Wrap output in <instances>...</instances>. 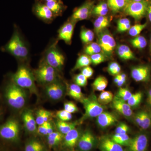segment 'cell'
Wrapping results in <instances>:
<instances>
[{"label": "cell", "mask_w": 151, "mask_h": 151, "mask_svg": "<svg viewBox=\"0 0 151 151\" xmlns=\"http://www.w3.org/2000/svg\"><path fill=\"white\" fill-rule=\"evenodd\" d=\"M3 50L21 60L27 59L29 55L28 48L17 29L14 30L11 39Z\"/></svg>", "instance_id": "7a4b0ae2"}, {"label": "cell", "mask_w": 151, "mask_h": 151, "mask_svg": "<svg viewBox=\"0 0 151 151\" xmlns=\"http://www.w3.org/2000/svg\"><path fill=\"white\" fill-rule=\"evenodd\" d=\"M99 147L101 151H124L122 146L107 137H103L100 139Z\"/></svg>", "instance_id": "ffe728a7"}, {"label": "cell", "mask_w": 151, "mask_h": 151, "mask_svg": "<svg viewBox=\"0 0 151 151\" xmlns=\"http://www.w3.org/2000/svg\"><path fill=\"white\" fill-rule=\"evenodd\" d=\"M33 12L38 18L45 22H50L55 17L52 12L45 4L36 3L33 7Z\"/></svg>", "instance_id": "4fadbf2b"}, {"label": "cell", "mask_w": 151, "mask_h": 151, "mask_svg": "<svg viewBox=\"0 0 151 151\" xmlns=\"http://www.w3.org/2000/svg\"><path fill=\"white\" fill-rule=\"evenodd\" d=\"M78 124L77 122H63L59 120L57 121L55 123L58 132L64 135L71 130L75 129Z\"/></svg>", "instance_id": "d4e9b609"}, {"label": "cell", "mask_w": 151, "mask_h": 151, "mask_svg": "<svg viewBox=\"0 0 151 151\" xmlns=\"http://www.w3.org/2000/svg\"><path fill=\"white\" fill-rule=\"evenodd\" d=\"M114 98L113 94L112 92L108 91H103L101 92L97 98L99 103L101 105H108L113 101Z\"/></svg>", "instance_id": "e575fe53"}, {"label": "cell", "mask_w": 151, "mask_h": 151, "mask_svg": "<svg viewBox=\"0 0 151 151\" xmlns=\"http://www.w3.org/2000/svg\"><path fill=\"white\" fill-rule=\"evenodd\" d=\"M130 42L134 48L142 49L145 48L147 45L145 38L143 36H137L130 40Z\"/></svg>", "instance_id": "8d00e7d4"}, {"label": "cell", "mask_w": 151, "mask_h": 151, "mask_svg": "<svg viewBox=\"0 0 151 151\" xmlns=\"http://www.w3.org/2000/svg\"><path fill=\"white\" fill-rule=\"evenodd\" d=\"M132 94V92L129 89L120 87L116 96L122 100L127 102L129 99Z\"/></svg>", "instance_id": "60d3db41"}, {"label": "cell", "mask_w": 151, "mask_h": 151, "mask_svg": "<svg viewBox=\"0 0 151 151\" xmlns=\"http://www.w3.org/2000/svg\"><path fill=\"white\" fill-rule=\"evenodd\" d=\"M80 102L83 105L85 111L80 122L97 117L104 111L105 107L99 103L97 97L94 94L88 97H84Z\"/></svg>", "instance_id": "277c9868"}, {"label": "cell", "mask_w": 151, "mask_h": 151, "mask_svg": "<svg viewBox=\"0 0 151 151\" xmlns=\"http://www.w3.org/2000/svg\"><path fill=\"white\" fill-rule=\"evenodd\" d=\"M53 132V127L52 125L50 124V122H48V124L47 127V135L50 134Z\"/></svg>", "instance_id": "9f6ffc18"}, {"label": "cell", "mask_w": 151, "mask_h": 151, "mask_svg": "<svg viewBox=\"0 0 151 151\" xmlns=\"http://www.w3.org/2000/svg\"><path fill=\"white\" fill-rule=\"evenodd\" d=\"M121 70V67L118 63L111 62L108 65V72L110 74L113 76H116L120 73Z\"/></svg>", "instance_id": "7bdbcfd3"}, {"label": "cell", "mask_w": 151, "mask_h": 151, "mask_svg": "<svg viewBox=\"0 0 151 151\" xmlns=\"http://www.w3.org/2000/svg\"><path fill=\"white\" fill-rule=\"evenodd\" d=\"M126 80H127V79H120L116 84H117V86H119V87H121L125 84L126 81Z\"/></svg>", "instance_id": "6f0895ef"}, {"label": "cell", "mask_w": 151, "mask_h": 151, "mask_svg": "<svg viewBox=\"0 0 151 151\" xmlns=\"http://www.w3.org/2000/svg\"><path fill=\"white\" fill-rule=\"evenodd\" d=\"M131 27V24H126L125 25H124V26L123 27H122L121 28H120V29L118 30V31H119V32H124L129 30V29H130Z\"/></svg>", "instance_id": "11a10c76"}, {"label": "cell", "mask_w": 151, "mask_h": 151, "mask_svg": "<svg viewBox=\"0 0 151 151\" xmlns=\"http://www.w3.org/2000/svg\"><path fill=\"white\" fill-rule=\"evenodd\" d=\"M147 26V23L143 24H136L132 26L129 29V34L133 37L137 36Z\"/></svg>", "instance_id": "ab89813d"}, {"label": "cell", "mask_w": 151, "mask_h": 151, "mask_svg": "<svg viewBox=\"0 0 151 151\" xmlns=\"http://www.w3.org/2000/svg\"><path fill=\"white\" fill-rule=\"evenodd\" d=\"M76 22L68 20L60 28L58 32V39L63 40L67 44L71 43Z\"/></svg>", "instance_id": "2e32d148"}, {"label": "cell", "mask_w": 151, "mask_h": 151, "mask_svg": "<svg viewBox=\"0 0 151 151\" xmlns=\"http://www.w3.org/2000/svg\"><path fill=\"white\" fill-rule=\"evenodd\" d=\"M108 80L105 76H99L95 78L92 84V87L96 91H104L108 85Z\"/></svg>", "instance_id": "83f0119b"}, {"label": "cell", "mask_w": 151, "mask_h": 151, "mask_svg": "<svg viewBox=\"0 0 151 151\" xmlns=\"http://www.w3.org/2000/svg\"><path fill=\"white\" fill-rule=\"evenodd\" d=\"M48 122H45L42 125L38 126L37 132L40 134L42 135H47V127Z\"/></svg>", "instance_id": "f907efd6"}, {"label": "cell", "mask_w": 151, "mask_h": 151, "mask_svg": "<svg viewBox=\"0 0 151 151\" xmlns=\"http://www.w3.org/2000/svg\"><path fill=\"white\" fill-rule=\"evenodd\" d=\"M44 61L57 71L62 69L65 63V58L57 47V42L50 45L47 50Z\"/></svg>", "instance_id": "5b68a950"}, {"label": "cell", "mask_w": 151, "mask_h": 151, "mask_svg": "<svg viewBox=\"0 0 151 151\" xmlns=\"http://www.w3.org/2000/svg\"><path fill=\"white\" fill-rule=\"evenodd\" d=\"M150 51L151 52V38H150Z\"/></svg>", "instance_id": "94428289"}, {"label": "cell", "mask_w": 151, "mask_h": 151, "mask_svg": "<svg viewBox=\"0 0 151 151\" xmlns=\"http://www.w3.org/2000/svg\"><path fill=\"white\" fill-rule=\"evenodd\" d=\"M95 142L94 135L91 131L86 130L81 134L77 145L80 151H89L94 147Z\"/></svg>", "instance_id": "5bb4252c"}, {"label": "cell", "mask_w": 151, "mask_h": 151, "mask_svg": "<svg viewBox=\"0 0 151 151\" xmlns=\"http://www.w3.org/2000/svg\"><path fill=\"white\" fill-rule=\"evenodd\" d=\"M63 138V134L59 132H53L51 134L47 135V139L55 140L59 141L60 142L62 140Z\"/></svg>", "instance_id": "c3c4849f"}, {"label": "cell", "mask_w": 151, "mask_h": 151, "mask_svg": "<svg viewBox=\"0 0 151 151\" xmlns=\"http://www.w3.org/2000/svg\"><path fill=\"white\" fill-rule=\"evenodd\" d=\"M131 24V22L129 19L127 18H122L119 19L117 22V30L120 29L125 25Z\"/></svg>", "instance_id": "816d5d0a"}, {"label": "cell", "mask_w": 151, "mask_h": 151, "mask_svg": "<svg viewBox=\"0 0 151 151\" xmlns=\"http://www.w3.org/2000/svg\"><path fill=\"white\" fill-rule=\"evenodd\" d=\"M110 24V20L108 17L99 16L94 23V30L97 34L106 29Z\"/></svg>", "instance_id": "484cf974"}, {"label": "cell", "mask_w": 151, "mask_h": 151, "mask_svg": "<svg viewBox=\"0 0 151 151\" xmlns=\"http://www.w3.org/2000/svg\"><path fill=\"white\" fill-rule=\"evenodd\" d=\"M117 117L113 113L103 111L97 117V122L101 128H108L113 126L118 122Z\"/></svg>", "instance_id": "d6986e66"}, {"label": "cell", "mask_w": 151, "mask_h": 151, "mask_svg": "<svg viewBox=\"0 0 151 151\" xmlns=\"http://www.w3.org/2000/svg\"><path fill=\"white\" fill-rule=\"evenodd\" d=\"M94 33L92 31L86 28L81 29L80 32V38L84 44L91 43L94 39Z\"/></svg>", "instance_id": "d590c367"}, {"label": "cell", "mask_w": 151, "mask_h": 151, "mask_svg": "<svg viewBox=\"0 0 151 151\" xmlns=\"http://www.w3.org/2000/svg\"><path fill=\"white\" fill-rule=\"evenodd\" d=\"M5 95L8 104L12 108L20 109L25 105L27 97L24 89L13 81L6 87Z\"/></svg>", "instance_id": "3957f363"}, {"label": "cell", "mask_w": 151, "mask_h": 151, "mask_svg": "<svg viewBox=\"0 0 151 151\" xmlns=\"http://www.w3.org/2000/svg\"><path fill=\"white\" fill-rule=\"evenodd\" d=\"M147 14H148L149 20H150V22L151 23V6H149Z\"/></svg>", "instance_id": "680465c9"}, {"label": "cell", "mask_w": 151, "mask_h": 151, "mask_svg": "<svg viewBox=\"0 0 151 151\" xmlns=\"http://www.w3.org/2000/svg\"><path fill=\"white\" fill-rule=\"evenodd\" d=\"M35 120L38 126L42 125L45 122H49L48 120L51 117L52 113L45 109H40L37 113Z\"/></svg>", "instance_id": "4dcf8cb0"}, {"label": "cell", "mask_w": 151, "mask_h": 151, "mask_svg": "<svg viewBox=\"0 0 151 151\" xmlns=\"http://www.w3.org/2000/svg\"><path fill=\"white\" fill-rule=\"evenodd\" d=\"M87 79L88 78H86L81 73L76 75L74 78L75 84L80 87H84L87 85L88 82Z\"/></svg>", "instance_id": "f6af8a7d"}, {"label": "cell", "mask_w": 151, "mask_h": 151, "mask_svg": "<svg viewBox=\"0 0 151 151\" xmlns=\"http://www.w3.org/2000/svg\"><path fill=\"white\" fill-rule=\"evenodd\" d=\"M114 142L122 146L127 147L129 144L131 138L128 134H115L111 138Z\"/></svg>", "instance_id": "836d02e7"}, {"label": "cell", "mask_w": 151, "mask_h": 151, "mask_svg": "<svg viewBox=\"0 0 151 151\" xmlns=\"http://www.w3.org/2000/svg\"><path fill=\"white\" fill-rule=\"evenodd\" d=\"M80 136L81 134L77 129L75 128L71 130L64 136V145L67 147H74L77 145Z\"/></svg>", "instance_id": "7402d4cb"}, {"label": "cell", "mask_w": 151, "mask_h": 151, "mask_svg": "<svg viewBox=\"0 0 151 151\" xmlns=\"http://www.w3.org/2000/svg\"><path fill=\"white\" fill-rule=\"evenodd\" d=\"M150 68L147 65H139L132 68V78L137 82H147L150 78Z\"/></svg>", "instance_id": "9a60e30c"}, {"label": "cell", "mask_w": 151, "mask_h": 151, "mask_svg": "<svg viewBox=\"0 0 151 151\" xmlns=\"http://www.w3.org/2000/svg\"><path fill=\"white\" fill-rule=\"evenodd\" d=\"M148 4L145 1L134 2L131 1L127 3L124 9L126 14L132 17L136 21H139L144 17L147 13Z\"/></svg>", "instance_id": "52a82bcc"}, {"label": "cell", "mask_w": 151, "mask_h": 151, "mask_svg": "<svg viewBox=\"0 0 151 151\" xmlns=\"http://www.w3.org/2000/svg\"><path fill=\"white\" fill-rule=\"evenodd\" d=\"M64 110L71 114L77 113L78 111L77 105L72 102H67L64 103Z\"/></svg>", "instance_id": "bcb514c9"}, {"label": "cell", "mask_w": 151, "mask_h": 151, "mask_svg": "<svg viewBox=\"0 0 151 151\" xmlns=\"http://www.w3.org/2000/svg\"><path fill=\"white\" fill-rule=\"evenodd\" d=\"M112 102L113 108L122 116L127 118H129L133 116L132 108L126 101L116 96Z\"/></svg>", "instance_id": "e0dca14e"}, {"label": "cell", "mask_w": 151, "mask_h": 151, "mask_svg": "<svg viewBox=\"0 0 151 151\" xmlns=\"http://www.w3.org/2000/svg\"><path fill=\"white\" fill-rule=\"evenodd\" d=\"M65 86L58 79L51 83L47 84L45 92L47 96L52 100H60L65 94Z\"/></svg>", "instance_id": "8fae6325"}, {"label": "cell", "mask_w": 151, "mask_h": 151, "mask_svg": "<svg viewBox=\"0 0 151 151\" xmlns=\"http://www.w3.org/2000/svg\"><path fill=\"white\" fill-rule=\"evenodd\" d=\"M143 1V0H132V1L134 2H139L141 1Z\"/></svg>", "instance_id": "91938a15"}, {"label": "cell", "mask_w": 151, "mask_h": 151, "mask_svg": "<svg viewBox=\"0 0 151 151\" xmlns=\"http://www.w3.org/2000/svg\"><path fill=\"white\" fill-rule=\"evenodd\" d=\"M97 35V42L101 47L102 53L107 58L111 57L116 46L115 39L111 33L106 30Z\"/></svg>", "instance_id": "9c48e42d"}, {"label": "cell", "mask_w": 151, "mask_h": 151, "mask_svg": "<svg viewBox=\"0 0 151 151\" xmlns=\"http://www.w3.org/2000/svg\"><path fill=\"white\" fill-rule=\"evenodd\" d=\"M149 137L145 133H139L131 138L127 147V151H147L148 148Z\"/></svg>", "instance_id": "30bf717a"}, {"label": "cell", "mask_w": 151, "mask_h": 151, "mask_svg": "<svg viewBox=\"0 0 151 151\" xmlns=\"http://www.w3.org/2000/svg\"><path fill=\"white\" fill-rule=\"evenodd\" d=\"M45 150L43 144L35 139L29 141L25 147V151H44Z\"/></svg>", "instance_id": "1f68e13d"}, {"label": "cell", "mask_w": 151, "mask_h": 151, "mask_svg": "<svg viewBox=\"0 0 151 151\" xmlns=\"http://www.w3.org/2000/svg\"><path fill=\"white\" fill-rule=\"evenodd\" d=\"M90 57L92 61V63L94 65H97L104 62L107 58L103 53L100 52L92 55Z\"/></svg>", "instance_id": "ee69618b"}, {"label": "cell", "mask_w": 151, "mask_h": 151, "mask_svg": "<svg viewBox=\"0 0 151 151\" xmlns=\"http://www.w3.org/2000/svg\"><path fill=\"white\" fill-rule=\"evenodd\" d=\"M56 116L58 120L63 122H69L72 119V114L64 110L57 111Z\"/></svg>", "instance_id": "b9f144b4"}, {"label": "cell", "mask_w": 151, "mask_h": 151, "mask_svg": "<svg viewBox=\"0 0 151 151\" xmlns=\"http://www.w3.org/2000/svg\"><path fill=\"white\" fill-rule=\"evenodd\" d=\"M147 105L151 109V88L148 91L147 98Z\"/></svg>", "instance_id": "db71d44e"}, {"label": "cell", "mask_w": 151, "mask_h": 151, "mask_svg": "<svg viewBox=\"0 0 151 151\" xmlns=\"http://www.w3.org/2000/svg\"><path fill=\"white\" fill-rule=\"evenodd\" d=\"M143 98V94L142 92H138L134 94H132L129 99L127 101L128 104L131 108L136 107L139 105Z\"/></svg>", "instance_id": "74e56055"}, {"label": "cell", "mask_w": 151, "mask_h": 151, "mask_svg": "<svg viewBox=\"0 0 151 151\" xmlns=\"http://www.w3.org/2000/svg\"><path fill=\"white\" fill-rule=\"evenodd\" d=\"M22 119L28 132L34 133L37 131V124L33 114L30 110H26L22 114Z\"/></svg>", "instance_id": "44dd1931"}, {"label": "cell", "mask_w": 151, "mask_h": 151, "mask_svg": "<svg viewBox=\"0 0 151 151\" xmlns=\"http://www.w3.org/2000/svg\"><path fill=\"white\" fill-rule=\"evenodd\" d=\"M82 75L85 76L86 78H89L92 77L94 73V70L92 68L89 66H86L81 68V73Z\"/></svg>", "instance_id": "681fc988"}, {"label": "cell", "mask_w": 151, "mask_h": 151, "mask_svg": "<svg viewBox=\"0 0 151 151\" xmlns=\"http://www.w3.org/2000/svg\"><path fill=\"white\" fill-rule=\"evenodd\" d=\"M45 4L52 12L55 17L61 15L65 9V6L61 0H55L46 2Z\"/></svg>", "instance_id": "cb8c5ba5"}, {"label": "cell", "mask_w": 151, "mask_h": 151, "mask_svg": "<svg viewBox=\"0 0 151 151\" xmlns=\"http://www.w3.org/2000/svg\"><path fill=\"white\" fill-rule=\"evenodd\" d=\"M84 52L85 54L91 56L92 55L102 52V50L97 42H92L86 46L84 49Z\"/></svg>", "instance_id": "f35d334b"}, {"label": "cell", "mask_w": 151, "mask_h": 151, "mask_svg": "<svg viewBox=\"0 0 151 151\" xmlns=\"http://www.w3.org/2000/svg\"><path fill=\"white\" fill-rule=\"evenodd\" d=\"M35 80L42 84H47L57 80V70L44 61L34 72Z\"/></svg>", "instance_id": "8992f818"}, {"label": "cell", "mask_w": 151, "mask_h": 151, "mask_svg": "<svg viewBox=\"0 0 151 151\" xmlns=\"http://www.w3.org/2000/svg\"><path fill=\"white\" fill-rule=\"evenodd\" d=\"M135 123L142 129L147 130L151 127V113L146 111L137 112L134 116Z\"/></svg>", "instance_id": "ac0fdd59"}, {"label": "cell", "mask_w": 151, "mask_h": 151, "mask_svg": "<svg viewBox=\"0 0 151 151\" xmlns=\"http://www.w3.org/2000/svg\"><path fill=\"white\" fill-rule=\"evenodd\" d=\"M68 94L77 101H81L84 98L81 87L75 84H70L69 86L68 89Z\"/></svg>", "instance_id": "4316f807"}, {"label": "cell", "mask_w": 151, "mask_h": 151, "mask_svg": "<svg viewBox=\"0 0 151 151\" xmlns=\"http://www.w3.org/2000/svg\"><path fill=\"white\" fill-rule=\"evenodd\" d=\"M20 126L16 119H9L0 127V137L7 140L15 142L18 140Z\"/></svg>", "instance_id": "ba28073f"}, {"label": "cell", "mask_w": 151, "mask_h": 151, "mask_svg": "<svg viewBox=\"0 0 151 151\" xmlns=\"http://www.w3.org/2000/svg\"><path fill=\"white\" fill-rule=\"evenodd\" d=\"M129 130V127L127 124L124 123H121L116 127L115 133L119 134H127Z\"/></svg>", "instance_id": "7dc6e473"}, {"label": "cell", "mask_w": 151, "mask_h": 151, "mask_svg": "<svg viewBox=\"0 0 151 151\" xmlns=\"http://www.w3.org/2000/svg\"><path fill=\"white\" fill-rule=\"evenodd\" d=\"M43 1L46 2L50 1H55V0H43Z\"/></svg>", "instance_id": "6125c7cd"}, {"label": "cell", "mask_w": 151, "mask_h": 151, "mask_svg": "<svg viewBox=\"0 0 151 151\" xmlns=\"http://www.w3.org/2000/svg\"><path fill=\"white\" fill-rule=\"evenodd\" d=\"M91 63L92 61L90 56L86 54L81 55L76 60V63L72 70L75 71L86 66H89Z\"/></svg>", "instance_id": "f1b7e54d"}, {"label": "cell", "mask_w": 151, "mask_h": 151, "mask_svg": "<svg viewBox=\"0 0 151 151\" xmlns=\"http://www.w3.org/2000/svg\"><path fill=\"white\" fill-rule=\"evenodd\" d=\"M109 8L108 4L105 2H101L94 6L92 10V14L99 16H105L108 13Z\"/></svg>", "instance_id": "d6a6232c"}, {"label": "cell", "mask_w": 151, "mask_h": 151, "mask_svg": "<svg viewBox=\"0 0 151 151\" xmlns=\"http://www.w3.org/2000/svg\"><path fill=\"white\" fill-rule=\"evenodd\" d=\"M94 7V2L87 1L74 11L70 20L76 23L86 19L92 14Z\"/></svg>", "instance_id": "7c38bea8"}, {"label": "cell", "mask_w": 151, "mask_h": 151, "mask_svg": "<svg viewBox=\"0 0 151 151\" xmlns=\"http://www.w3.org/2000/svg\"><path fill=\"white\" fill-rule=\"evenodd\" d=\"M60 142L59 141L55 140L47 139V143H48L49 146L50 147H52L57 146L59 144Z\"/></svg>", "instance_id": "f5cc1de1"}, {"label": "cell", "mask_w": 151, "mask_h": 151, "mask_svg": "<svg viewBox=\"0 0 151 151\" xmlns=\"http://www.w3.org/2000/svg\"><path fill=\"white\" fill-rule=\"evenodd\" d=\"M127 4L125 0H108L107 1L108 8L114 13L124 9Z\"/></svg>", "instance_id": "f546056e"}, {"label": "cell", "mask_w": 151, "mask_h": 151, "mask_svg": "<svg viewBox=\"0 0 151 151\" xmlns=\"http://www.w3.org/2000/svg\"><path fill=\"white\" fill-rule=\"evenodd\" d=\"M131 1H132V0H125V1H126V2L127 3Z\"/></svg>", "instance_id": "be15d7a7"}, {"label": "cell", "mask_w": 151, "mask_h": 151, "mask_svg": "<svg viewBox=\"0 0 151 151\" xmlns=\"http://www.w3.org/2000/svg\"><path fill=\"white\" fill-rule=\"evenodd\" d=\"M12 78L13 82L17 86L24 89H28L31 93L37 95L34 74L27 66L20 65Z\"/></svg>", "instance_id": "6da1fadb"}, {"label": "cell", "mask_w": 151, "mask_h": 151, "mask_svg": "<svg viewBox=\"0 0 151 151\" xmlns=\"http://www.w3.org/2000/svg\"><path fill=\"white\" fill-rule=\"evenodd\" d=\"M117 53L119 58L123 60H131L136 59L134 52L129 46L120 45L117 49Z\"/></svg>", "instance_id": "603a6c76"}]
</instances>
